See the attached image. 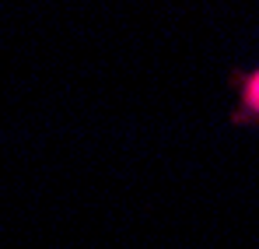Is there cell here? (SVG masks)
Segmentation results:
<instances>
[{"label":"cell","mask_w":259,"mask_h":249,"mask_svg":"<svg viewBox=\"0 0 259 249\" xmlns=\"http://www.w3.org/2000/svg\"><path fill=\"white\" fill-rule=\"evenodd\" d=\"M235 123H259V70L238 78V113Z\"/></svg>","instance_id":"cell-1"}]
</instances>
